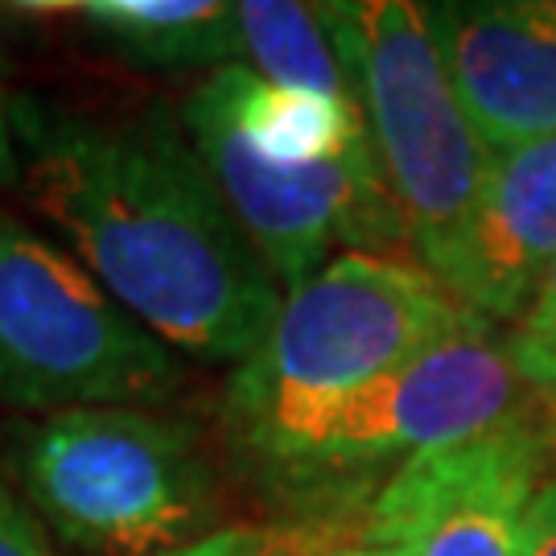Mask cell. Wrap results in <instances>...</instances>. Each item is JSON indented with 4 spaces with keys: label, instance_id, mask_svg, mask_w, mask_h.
I'll use <instances>...</instances> for the list:
<instances>
[{
    "label": "cell",
    "instance_id": "5",
    "mask_svg": "<svg viewBox=\"0 0 556 556\" xmlns=\"http://www.w3.org/2000/svg\"><path fill=\"white\" fill-rule=\"evenodd\" d=\"M21 495L91 556H165L211 536L215 470L190 420L157 408H71L9 438Z\"/></svg>",
    "mask_w": 556,
    "mask_h": 556
},
{
    "label": "cell",
    "instance_id": "13",
    "mask_svg": "<svg viewBox=\"0 0 556 556\" xmlns=\"http://www.w3.org/2000/svg\"><path fill=\"white\" fill-rule=\"evenodd\" d=\"M503 346L516 363L519 379L536 396L556 404V260L548 264L536 298L516 321V330L503 338Z\"/></svg>",
    "mask_w": 556,
    "mask_h": 556
},
{
    "label": "cell",
    "instance_id": "7",
    "mask_svg": "<svg viewBox=\"0 0 556 556\" xmlns=\"http://www.w3.org/2000/svg\"><path fill=\"white\" fill-rule=\"evenodd\" d=\"M181 363L75 256L0 215V400L25 413L161 404Z\"/></svg>",
    "mask_w": 556,
    "mask_h": 556
},
{
    "label": "cell",
    "instance_id": "1",
    "mask_svg": "<svg viewBox=\"0 0 556 556\" xmlns=\"http://www.w3.org/2000/svg\"><path fill=\"white\" fill-rule=\"evenodd\" d=\"M4 108L34 206L149 334L206 363L256 351L285 293L178 119L103 124L34 96Z\"/></svg>",
    "mask_w": 556,
    "mask_h": 556
},
{
    "label": "cell",
    "instance_id": "2",
    "mask_svg": "<svg viewBox=\"0 0 556 556\" xmlns=\"http://www.w3.org/2000/svg\"><path fill=\"white\" fill-rule=\"evenodd\" d=\"M178 124L280 293L314 277L330 248L392 256L408 243L358 103L219 66L186 96Z\"/></svg>",
    "mask_w": 556,
    "mask_h": 556
},
{
    "label": "cell",
    "instance_id": "16",
    "mask_svg": "<svg viewBox=\"0 0 556 556\" xmlns=\"http://www.w3.org/2000/svg\"><path fill=\"white\" fill-rule=\"evenodd\" d=\"M0 556H62L21 503L0 495Z\"/></svg>",
    "mask_w": 556,
    "mask_h": 556
},
{
    "label": "cell",
    "instance_id": "15",
    "mask_svg": "<svg viewBox=\"0 0 556 556\" xmlns=\"http://www.w3.org/2000/svg\"><path fill=\"white\" fill-rule=\"evenodd\" d=\"M289 540V556H400L392 544H376V540L346 532V528H326V532H285Z\"/></svg>",
    "mask_w": 556,
    "mask_h": 556
},
{
    "label": "cell",
    "instance_id": "11",
    "mask_svg": "<svg viewBox=\"0 0 556 556\" xmlns=\"http://www.w3.org/2000/svg\"><path fill=\"white\" fill-rule=\"evenodd\" d=\"M75 17L108 54L144 71L236 66V13L223 0H83Z\"/></svg>",
    "mask_w": 556,
    "mask_h": 556
},
{
    "label": "cell",
    "instance_id": "12",
    "mask_svg": "<svg viewBox=\"0 0 556 556\" xmlns=\"http://www.w3.org/2000/svg\"><path fill=\"white\" fill-rule=\"evenodd\" d=\"M236 66H248L273 87L314 96L326 103H355L351 75L314 4L293 0H239Z\"/></svg>",
    "mask_w": 556,
    "mask_h": 556
},
{
    "label": "cell",
    "instance_id": "4",
    "mask_svg": "<svg viewBox=\"0 0 556 556\" xmlns=\"http://www.w3.org/2000/svg\"><path fill=\"white\" fill-rule=\"evenodd\" d=\"M536 396L491 330L441 342L404 367L243 450L264 491L301 516L346 519L413 457L498 429Z\"/></svg>",
    "mask_w": 556,
    "mask_h": 556
},
{
    "label": "cell",
    "instance_id": "6",
    "mask_svg": "<svg viewBox=\"0 0 556 556\" xmlns=\"http://www.w3.org/2000/svg\"><path fill=\"white\" fill-rule=\"evenodd\" d=\"M314 9L351 75L408 248L429 268L470 215L491 149L457 100L425 4L330 0Z\"/></svg>",
    "mask_w": 556,
    "mask_h": 556
},
{
    "label": "cell",
    "instance_id": "3",
    "mask_svg": "<svg viewBox=\"0 0 556 556\" xmlns=\"http://www.w3.org/2000/svg\"><path fill=\"white\" fill-rule=\"evenodd\" d=\"M491 330L417 260L338 252L289 289L268 334L227 383L223 420L236 454L318 417L408 358Z\"/></svg>",
    "mask_w": 556,
    "mask_h": 556
},
{
    "label": "cell",
    "instance_id": "9",
    "mask_svg": "<svg viewBox=\"0 0 556 556\" xmlns=\"http://www.w3.org/2000/svg\"><path fill=\"white\" fill-rule=\"evenodd\" d=\"M425 21L491 153L556 137V0H450Z\"/></svg>",
    "mask_w": 556,
    "mask_h": 556
},
{
    "label": "cell",
    "instance_id": "14",
    "mask_svg": "<svg viewBox=\"0 0 556 556\" xmlns=\"http://www.w3.org/2000/svg\"><path fill=\"white\" fill-rule=\"evenodd\" d=\"M165 556H289V540L273 528H215L211 536Z\"/></svg>",
    "mask_w": 556,
    "mask_h": 556
},
{
    "label": "cell",
    "instance_id": "8",
    "mask_svg": "<svg viewBox=\"0 0 556 556\" xmlns=\"http://www.w3.org/2000/svg\"><path fill=\"white\" fill-rule=\"evenodd\" d=\"M556 457V404L536 400L498 429L413 457L330 528L400 556H523V511Z\"/></svg>",
    "mask_w": 556,
    "mask_h": 556
},
{
    "label": "cell",
    "instance_id": "17",
    "mask_svg": "<svg viewBox=\"0 0 556 556\" xmlns=\"http://www.w3.org/2000/svg\"><path fill=\"white\" fill-rule=\"evenodd\" d=\"M523 556H556V478H544L523 511Z\"/></svg>",
    "mask_w": 556,
    "mask_h": 556
},
{
    "label": "cell",
    "instance_id": "18",
    "mask_svg": "<svg viewBox=\"0 0 556 556\" xmlns=\"http://www.w3.org/2000/svg\"><path fill=\"white\" fill-rule=\"evenodd\" d=\"M25 181V165H21V144L17 132L9 124V108L0 96V186H21Z\"/></svg>",
    "mask_w": 556,
    "mask_h": 556
},
{
    "label": "cell",
    "instance_id": "10",
    "mask_svg": "<svg viewBox=\"0 0 556 556\" xmlns=\"http://www.w3.org/2000/svg\"><path fill=\"white\" fill-rule=\"evenodd\" d=\"M556 260V137L491 153L466 223L425 273L475 318L519 321Z\"/></svg>",
    "mask_w": 556,
    "mask_h": 556
}]
</instances>
